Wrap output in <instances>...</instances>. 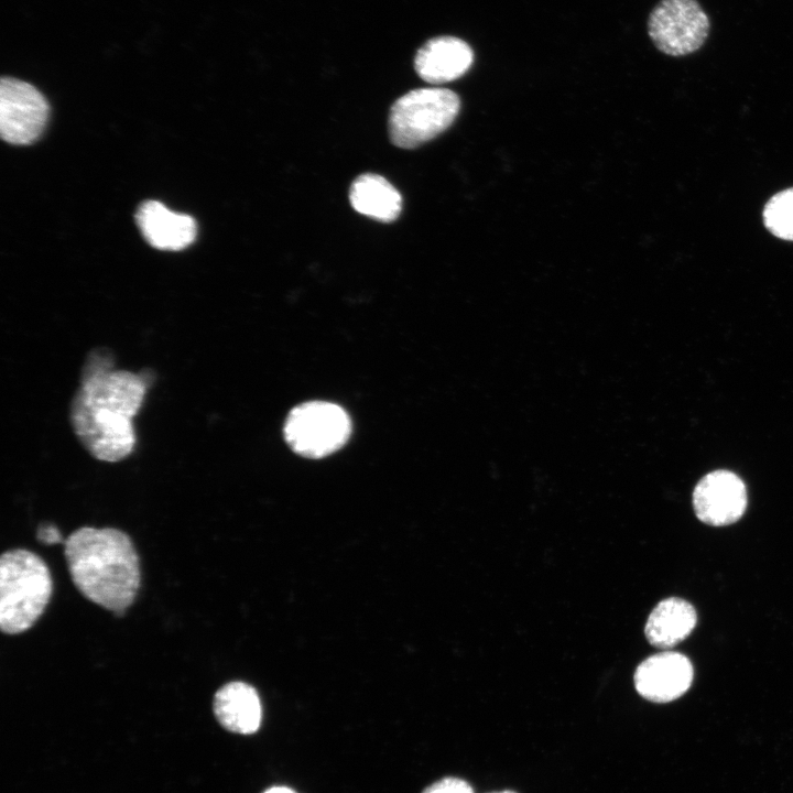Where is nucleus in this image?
<instances>
[{"instance_id": "nucleus-15", "label": "nucleus", "mask_w": 793, "mask_h": 793, "mask_svg": "<svg viewBox=\"0 0 793 793\" xmlns=\"http://www.w3.org/2000/svg\"><path fill=\"white\" fill-rule=\"evenodd\" d=\"M763 222L775 237L793 241V187L776 193L768 200Z\"/></svg>"}, {"instance_id": "nucleus-8", "label": "nucleus", "mask_w": 793, "mask_h": 793, "mask_svg": "<svg viewBox=\"0 0 793 793\" xmlns=\"http://www.w3.org/2000/svg\"><path fill=\"white\" fill-rule=\"evenodd\" d=\"M747 501L743 481L736 474L724 469L705 475L693 492L696 517L714 526L738 521L746 511Z\"/></svg>"}, {"instance_id": "nucleus-13", "label": "nucleus", "mask_w": 793, "mask_h": 793, "mask_svg": "<svg viewBox=\"0 0 793 793\" xmlns=\"http://www.w3.org/2000/svg\"><path fill=\"white\" fill-rule=\"evenodd\" d=\"M696 622V611L688 601L676 597L666 598L651 611L644 633L653 647L670 649L685 640Z\"/></svg>"}, {"instance_id": "nucleus-9", "label": "nucleus", "mask_w": 793, "mask_h": 793, "mask_svg": "<svg viewBox=\"0 0 793 793\" xmlns=\"http://www.w3.org/2000/svg\"><path fill=\"white\" fill-rule=\"evenodd\" d=\"M693 665L682 653L664 651L642 661L634 673L637 692L654 703L682 696L693 682Z\"/></svg>"}, {"instance_id": "nucleus-7", "label": "nucleus", "mask_w": 793, "mask_h": 793, "mask_svg": "<svg viewBox=\"0 0 793 793\" xmlns=\"http://www.w3.org/2000/svg\"><path fill=\"white\" fill-rule=\"evenodd\" d=\"M50 113L45 97L31 84L3 77L0 83V133L4 141L25 145L42 134Z\"/></svg>"}, {"instance_id": "nucleus-14", "label": "nucleus", "mask_w": 793, "mask_h": 793, "mask_svg": "<svg viewBox=\"0 0 793 793\" xmlns=\"http://www.w3.org/2000/svg\"><path fill=\"white\" fill-rule=\"evenodd\" d=\"M351 206L358 213L380 221H392L401 213L402 197L384 177L366 173L359 175L349 191Z\"/></svg>"}, {"instance_id": "nucleus-6", "label": "nucleus", "mask_w": 793, "mask_h": 793, "mask_svg": "<svg viewBox=\"0 0 793 793\" xmlns=\"http://www.w3.org/2000/svg\"><path fill=\"white\" fill-rule=\"evenodd\" d=\"M709 30V19L696 0H661L648 19L650 39L659 51L670 56L697 51Z\"/></svg>"}, {"instance_id": "nucleus-5", "label": "nucleus", "mask_w": 793, "mask_h": 793, "mask_svg": "<svg viewBox=\"0 0 793 793\" xmlns=\"http://www.w3.org/2000/svg\"><path fill=\"white\" fill-rule=\"evenodd\" d=\"M351 421L339 405L312 401L294 408L284 425V437L297 454L321 458L339 449L349 438Z\"/></svg>"}, {"instance_id": "nucleus-18", "label": "nucleus", "mask_w": 793, "mask_h": 793, "mask_svg": "<svg viewBox=\"0 0 793 793\" xmlns=\"http://www.w3.org/2000/svg\"><path fill=\"white\" fill-rule=\"evenodd\" d=\"M263 793H295L293 790L284 786H274L269 790H267Z\"/></svg>"}, {"instance_id": "nucleus-4", "label": "nucleus", "mask_w": 793, "mask_h": 793, "mask_svg": "<svg viewBox=\"0 0 793 793\" xmlns=\"http://www.w3.org/2000/svg\"><path fill=\"white\" fill-rule=\"evenodd\" d=\"M459 109V97L449 89L431 87L411 90L390 109V139L399 148H416L445 131Z\"/></svg>"}, {"instance_id": "nucleus-16", "label": "nucleus", "mask_w": 793, "mask_h": 793, "mask_svg": "<svg viewBox=\"0 0 793 793\" xmlns=\"http://www.w3.org/2000/svg\"><path fill=\"white\" fill-rule=\"evenodd\" d=\"M422 793H474V790L465 780L448 776L434 782Z\"/></svg>"}, {"instance_id": "nucleus-12", "label": "nucleus", "mask_w": 793, "mask_h": 793, "mask_svg": "<svg viewBox=\"0 0 793 793\" xmlns=\"http://www.w3.org/2000/svg\"><path fill=\"white\" fill-rule=\"evenodd\" d=\"M213 708L219 724L229 731L253 734L261 723V704L257 691L243 682H230L214 696Z\"/></svg>"}, {"instance_id": "nucleus-2", "label": "nucleus", "mask_w": 793, "mask_h": 793, "mask_svg": "<svg viewBox=\"0 0 793 793\" xmlns=\"http://www.w3.org/2000/svg\"><path fill=\"white\" fill-rule=\"evenodd\" d=\"M65 558L76 588L88 600L124 615L140 587L138 553L118 529L83 526L65 540Z\"/></svg>"}, {"instance_id": "nucleus-1", "label": "nucleus", "mask_w": 793, "mask_h": 793, "mask_svg": "<svg viewBox=\"0 0 793 793\" xmlns=\"http://www.w3.org/2000/svg\"><path fill=\"white\" fill-rule=\"evenodd\" d=\"M146 392L144 379L91 352L69 404V423L84 449L95 459L117 463L134 448L132 419Z\"/></svg>"}, {"instance_id": "nucleus-17", "label": "nucleus", "mask_w": 793, "mask_h": 793, "mask_svg": "<svg viewBox=\"0 0 793 793\" xmlns=\"http://www.w3.org/2000/svg\"><path fill=\"white\" fill-rule=\"evenodd\" d=\"M37 540L43 544H56L63 541L62 534L58 529L51 523H42L37 528L36 533Z\"/></svg>"}, {"instance_id": "nucleus-11", "label": "nucleus", "mask_w": 793, "mask_h": 793, "mask_svg": "<svg viewBox=\"0 0 793 793\" xmlns=\"http://www.w3.org/2000/svg\"><path fill=\"white\" fill-rule=\"evenodd\" d=\"M472 61V50L465 41L455 36H437L419 48L414 67L425 82L443 84L461 77Z\"/></svg>"}, {"instance_id": "nucleus-10", "label": "nucleus", "mask_w": 793, "mask_h": 793, "mask_svg": "<svg viewBox=\"0 0 793 793\" xmlns=\"http://www.w3.org/2000/svg\"><path fill=\"white\" fill-rule=\"evenodd\" d=\"M135 219L144 239L160 250L178 251L196 238L197 227L193 217L174 213L157 200L141 204Z\"/></svg>"}, {"instance_id": "nucleus-3", "label": "nucleus", "mask_w": 793, "mask_h": 793, "mask_svg": "<svg viewBox=\"0 0 793 793\" xmlns=\"http://www.w3.org/2000/svg\"><path fill=\"white\" fill-rule=\"evenodd\" d=\"M53 591L45 562L35 553L15 548L0 558V628L8 634L30 629L44 612Z\"/></svg>"}, {"instance_id": "nucleus-19", "label": "nucleus", "mask_w": 793, "mask_h": 793, "mask_svg": "<svg viewBox=\"0 0 793 793\" xmlns=\"http://www.w3.org/2000/svg\"><path fill=\"white\" fill-rule=\"evenodd\" d=\"M495 793H515V792H513V791H500V792H495Z\"/></svg>"}]
</instances>
